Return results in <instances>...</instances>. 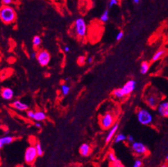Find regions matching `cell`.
Here are the masks:
<instances>
[{
	"label": "cell",
	"mask_w": 168,
	"mask_h": 167,
	"mask_svg": "<svg viewBox=\"0 0 168 167\" xmlns=\"http://www.w3.org/2000/svg\"><path fill=\"white\" fill-rule=\"evenodd\" d=\"M36 59L40 66H46L50 62L51 55L48 51L46 50H41L37 54Z\"/></svg>",
	"instance_id": "8992f818"
},
{
	"label": "cell",
	"mask_w": 168,
	"mask_h": 167,
	"mask_svg": "<svg viewBox=\"0 0 168 167\" xmlns=\"http://www.w3.org/2000/svg\"><path fill=\"white\" fill-rule=\"evenodd\" d=\"M127 140L130 143H133V142H135V139H134V137L131 135H128L127 136Z\"/></svg>",
	"instance_id": "d6a6232c"
},
{
	"label": "cell",
	"mask_w": 168,
	"mask_h": 167,
	"mask_svg": "<svg viewBox=\"0 0 168 167\" xmlns=\"http://www.w3.org/2000/svg\"><path fill=\"white\" fill-rule=\"evenodd\" d=\"M74 29L76 35L78 37L82 38L86 36L87 34V25L85 20L82 18H78L74 21Z\"/></svg>",
	"instance_id": "3957f363"
},
{
	"label": "cell",
	"mask_w": 168,
	"mask_h": 167,
	"mask_svg": "<svg viewBox=\"0 0 168 167\" xmlns=\"http://www.w3.org/2000/svg\"><path fill=\"white\" fill-rule=\"evenodd\" d=\"M79 151L81 156L84 157H87L90 154L91 147L87 143H84L80 146Z\"/></svg>",
	"instance_id": "5bb4252c"
},
{
	"label": "cell",
	"mask_w": 168,
	"mask_h": 167,
	"mask_svg": "<svg viewBox=\"0 0 168 167\" xmlns=\"http://www.w3.org/2000/svg\"><path fill=\"white\" fill-rule=\"evenodd\" d=\"M107 159L111 163L114 162L115 161H116V160H118V159H117L116 155H115L114 153H113V152L109 153V154L107 156Z\"/></svg>",
	"instance_id": "d4e9b609"
},
{
	"label": "cell",
	"mask_w": 168,
	"mask_h": 167,
	"mask_svg": "<svg viewBox=\"0 0 168 167\" xmlns=\"http://www.w3.org/2000/svg\"><path fill=\"white\" fill-rule=\"evenodd\" d=\"M11 106L12 107H13L16 110H20V111H26L29 108L28 105L23 103L20 100H15L11 104Z\"/></svg>",
	"instance_id": "7c38bea8"
},
{
	"label": "cell",
	"mask_w": 168,
	"mask_h": 167,
	"mask_svg": "<svg viewBox=\"0 0 168 167\" xmlns=\"http://www.w3.org/2000/svg\"><path fill=\"white\" fill-rule=\"evenodd\" d=\"M93 60H94V58H93L92 57H90L88 58L87 61H88V63H89V64H91V63L93 62Z\"/></svg>",
	"instance_id": "8d00e7d4"
},
{
	"label": "cell",
	"mask_w": 168,
	"mask_h": 167,
	"mask_svg": "<svg viewBox=\"0 0 168 167\" xmlns=\"http://www.w3.org/2000/svg\"><path fill=\"white\" fill-rule=\"evenodd\" d=\"M46 119H47V115L43 111L37 110V111L35 112L34 119L36 121V122H42V121L45 120Z\"/></svg>",
	"instance_id": "2e32d148"
},
{
	"label": "cell",
	"mask_w": 168,
	"mask_h": 167,
	"mask_svg": "<svg viewBox=\"0 0 168 167\" xmlns=\"http://www.w3.org/2000/svg\"><path fill=\"white\" fill-rule=\"evenodd\" d=\"M64 52H69V51H70V48L69 47V46H65V47H64Z\"/></svg>",
	"instance_id": "e575fe53"
},
{
	"label": "cell",
	"mask_w": 168,
	"mask_h": 167,
	"mask_svg": "<svg viewBox=\"0 0 168 167\" xmlns=\"http://www.w3.org/2000/svg\"><path fill=\"white\" fill-rule=\"evenodd\" d=\"M61 91H62V93L64 95H67L70 91V87L67 85H62L61 86Z\"/></svg>",
	"instance_id": "603a6c76"
},
{
	"label": "cell",
	"mask_w": 168,
	"mask_h": 167,
	"mask_svg": "<svg viewBox=\"0 0 168 167\" xmlns=\"http://www.w3.org/2000/svg\"><path fill=\"white\" fill-rule=\"evenodd\" d=\"M36 151H37V153H38V156H42V155H43V149H42V145H40V143H36Z\"/></svg>",
	"instance_id": "cb8c5ba5"
},
{
	"label": "cell",
	"mask_w": 168,
	"mask_h": 167,
	"mask_svg": "<svg viewBox=\"0 0 168 167\" xmlns=\"http://www.w3.org/2000/svg\"><path fill=\"white\" fill-rule=\"evenodd\" d=\"M16 12L13 8L9 6H3L0 10V18L5 24L13 23L16 19Z\"/></svg>",
	"instance_id": "6da1fadb"
},
{
	"label": "cell",
	"mask_w": 168,
	"mask_h": 167,
	"mask_svg": "<svg viewBox=\"0 0 168 167\" xmlns=\"http://www.w3.org/2000/svg\"><path fill=\"white\" fill-rule=\"evenodd\" d=\"M133 2L135 3V4H138V3H140V0H133Z\"/></svg>",
	"instance_id": "74e56055"
},
{
	"label": "cell",
	"mask_w": 168,
	"mask_h": 167,
	"mask_svg": "<svg viewBox=\"0 0 168 167\" xmlns=\"http://www.w3.org/2000/svg\"><path fill=\"white\" fill-rule=\"evenodd\" d=\"M100 19L103 23H106V22L108 21L109 20V10H105L104 12L103 13V14L101 15Z\"/></svg>",
	"instance_id": "7402d4cb"
},
{
	"label": "cell",
	"mask_w": 168,
	"mask_h": 167,
	"mask_svg": "<svg viewBox=\"0 0 168 167\" xmlns=\"http://www.w3.org/2000/svg\"><path fill=\"white\" fill-rule=\"evenodd\" d=\"M118 127H119V124L117 123V124H115L114 125L109 129V131L107 135L106 136V139H105V143H108L111 141V139H113V137L114 136L117 130H118Z\"/></svg>",
	"instance_id": "4fadbf2b"
},
{
	"label": "cell",
	"mask_w": 168,
	"mask_h": 167,
	"mask_svg": "<svg viewBox=\"0 0 168 167\" xmlns=\"http://www.w3.org/2000/svg\"><path fill=\"white\" fill-rule=\"evenodd\" d=\"M137 118L141 124L144 126L150 125L153 122V115L148 110L141 108L137 112Z\"/></svg>",
	"instance_id": "7a4b0ae2"
},
{
	"label": "cell",
	"mask_w": 168,
	"mask_h": 167,
	"mask_svg": "<svg viewBox=\"0 0 168 167\" xmlns=\"http://www.w3.org/2000/svg\"><path fill=\"white\" fill-rule=\"evenodd\" d=\"M150 68V65L148 61H143L140 66V72L142 74H146L148 72Z\"/></svg>",
	"instance_id": "e0dca14e"
},
{
	"label": "cell",
	"mask_w": 168,
	"mask_h": 167,
	"mask_svg": "<svg viewBox=\"0 0 168 167\" xmlns=\"http://www.w3.org/2000/svg\"><path fill=\"white\" fill-rule=\"evenodd\" d=\"M113 95L115 97V98H116L118 99H122L125 96V93H124L122 88L116 89L113 90Z\"/></svg>",
	"instance_id": "d6986e66"
},
{
	"label": "cell",
	"mask_w": 168,
	"mask_h": 167,
	"mask_svg": "<svg viewBox=\"0 0 168 167\" xmlns=\"http://www.w3.org/2000/svg\"><path fill=\"white\" fill-rule=\"evenodd\" d=\"M13 0H1V3H3V5L4 6H8L9 4H11L12 3Z\"/></svg>",
	"instance_id": "1f68e13d"
},
{
	"label": "cell",
	"mask_w": 168,
	"mask_h": 167,
	"mask_svg": "<svg viewBox=\"0 0 168 167\" xmlns=\"http://www.w3.org/2000/svg\"><path fill=\"white\" fill-rule=\"evenodd\" d=\"M14 137L11 136H5L0 138V148L4 147L6 145H9L14 141Z\"/></svg>",
	"instance_id": "9a60e30c"
},
{
	"label": "cell",
	"mask_w": 168,
	"mask_h": 167,
	"mask_svg": "<svg viewBox=\"0 0 168 167\" xmlns=\"http://www.w3.org/2000/svg\"><path fill=\"white\" fill-rule=\"evenodd\" d=\"M166 158V160H167V161L168 162V154L167 155V156H166V158Z\"/></svg>",
	"instance_id": "f35d334b"
},
{
	"label": "cell",
	"mask_w": 168,
	"mask_h": 167,
	"mask_svg": "<svg viewBox=\"0 0 168 167\" xmlns=\"http://www.w3.org/2000/svg\"><path fill=\"white\" fill-rule=\"evenodd\" d=\"M37 54H38V53L32 52L31 53H30V58H32V59H35V58L37 57Z\"/></svg>",
	"instance_id": "836d02e7"
},
{
	"label": "cell",
	"mask_w": 168,
	"mask_h": 167,
	"mask_svg": "<svg viewBox=\"0 0 168 167\" xmlns=\"http://www.w3.org/2000/svg\"><path fill=\"white\" fill-rule=\"evenodd\" d=\"M165 53V50H163V49L162 50H159L158 51H157V52L154 54V55L152 56V61H158L159 59H161V58L163 56Z\"/></svg>",
	"instance_id": "ac0fdd59"
},
{
	"label": "cell",
	"mask_w": 168,
	"mask_h": 167,
	"mask_svg": "<svg viewBox=\"0 0 168 167\" xmlns=\"http://www.w3.org/2000/svg\"><path fill=\"white\" fill-rule=\"evenodd\" d=\"M42 42V40L40 38V36H35L34 37H33V40H32V43H33V45L35 47H38Z\"/></svg>",
	"instance_id": "44dd1931"
},
{
	"label": "cell",
	"mask_w": 168,
	"mask_h": 167,
	"mask_svg": "<svg viewBox=\"0 0 168 167\" xmlns=\"http://www.w3.org/2000/svg\"><path fill=\"white\" fill-rule=\"evenodd\" d=\"M146 102L150 108H156L159 105V98L155 93H150L147 95L146 98Z\"/></svg>",
	"instance_id": "ba28073f"
},
{
	"label": "cell",
	"mask_w": 168,
	"mask_h": 167,
	"mask_svg": "<svg viewBox=\"0 0 168 167\" xmlns=\"http://www.w3.org/2000/svg\"><path fill=\"white\" fill-rule=\"evenodd\" d=\"M137 82L135 80H129L124 85V86L122 87V89L125 93V95H129L135 89L136 87Z\"/></svg>",
	"instance_id": "9c48e42d"
},
{
	"label": "cell",
	"mask_w": 168,
	"mask_h": 167,
	"mask_svg": "<svg viewBox=\"0 0 168 167\" xmlns=\"http://www.w3.org/2000/svg\"><path fill=\"white\" fill-rule=\"evenodd\" d=\"M127 140V136L123 133H119L116 136L114 139V142L116 143H118L122 141H125Z\"/></svg>",
	"instance_id": "ffe728a7"
},
{
	"label": "cell",
	"mask_w": 168,
	"mask_h": 167,
	"mask_svg": "<svg viewBox=\"0 0 168 167\" xmlns=\"http://www.w3.org/2000/svg\"><path fill=\"white\" fill-rule=\"evenodd\" d=\"M111 166H116V167H122V166H124L123 164L121 163V162L119 160H117L116 161H115L113 163H111Z\"/></svg>",
	"instance_id": "83f0119b"
},
{
	"label": "cell",
	"mask_w": 168,
	"mask_h": 167,
	"mask_svg": "<svg viewBox=\"0 0 168 167\" xmlns=\"http://www.w3.org/2000/svg\"><path fill=\"white\" fill-rule=\"evenodd\" d=\"M34 114H35V112L33 111V110H27V117H28L29 119H34Z\"/></svg>",
	"instance_id": "4316f807"
},
{
	"label": "cell",
	"mask_w": 168,
	"mask_h": 167,
	"mask_svg": "<svg viewBox=\"0 0 168 167\" xmlns=\"http://www.w3.org/2000/svg\"><path fill=\"white\" fill-rule=\"evenodd\" d=\"M114 117L109 112H107L105 115H101L100 117V126H101V128L105 130L111 128L112 126L114 125Z\"/></svg>",
	"instance_id": "277c9868"
},
{
	"label": "cell",
	"mask_w": 168,
	"mask_h": 167,
	"mask_svg": "<svg viewBox=\"0 0 168 167\" xmlns=\"http://www.w3.org/2000/svg\"><path fill=\"white\" fill-rule=\"evenodd\" d=\"M157 111L163 117H168V102H162L158 105Z\"/></svg>",
	"instance_id": "30bf717a"
},
{
	"label": "cell",
	"mask_w": 168,
	"mask_h": 167,
	"mask_svg": "<svg viewBox=\"0 0 168 167\" xmlns=\"http://www.w3.org/2000/svg\"><path fill=\"white\" fill-rule=\"evenodd\" d=\"M1 96L5 100H11L14 97V91L9 87H4L1 91Z\"/></svg>",
	"instance_id": "8fae6325"
},
{
	"label": "cell",
	"mask_w": 168,
	"mask_h": 167,
	"mask_svg": "<svg viewBox=\"0 0 168 167\" xmlns=\"http://www.w3.org/2000/svg\"><path fill=\"white\" fill-rule=\"evenodd\" d=\"M142 164H143V163H142V160H140V159H137L135 160V162H134V164H133V167H141L142 166Z\"/></svg>",
	"instance_id": "f1b7e54d"
},
{
	"label": "cell",
	"mask_w": 168,
	"mask_h": 167,
	"mask_svg": "<svg viewBox=\"0 0 168 167\" xmlns=\"http://www.w3.org/2000/svg\"><path fill=\"white\" fill-rule=\"evenodd\" d=\"M35 126L37 128H40L42 127V124L40 122H36L35 123Z\"/></svg>",
	"instance_id": "d590c367"
},
{
	"label": "cell",
	"mask_w": 168,
	"mask_h": 167,
	"mask_svg": "<svg viewBox=\"0 0 168 167\" xmlns=\"http://www.w3.org/2000/svg\"><path fill=\"white\" fill-rule=\"evenodd\" d=\"M38 156L35 146H30L25 149L24 160L25 163L29 165H32L35 162L37 157Z\"/></svg>",
	"instance_id": "5b68a950"
},
{
	"label": "cell",
	"mask_w": 168,
	"mask_h": 167,
	"mask_svg": "<svg viewBox=\"0 0 168 167\" xmlns=\"http://www.w3.org/2000/svg\"><path fill=\"white\" fill-rule=\"evenodd\" d=\"M86 59L85 56H83V55L79 56L77 59V64H79V66H83V65L86 64Z\"/></svg>",
	"instance_id": "484cf974"
},
{
	"label": "cell",
	"mask_w": 168,
	"mask_h": 167,
	"mask_svg": "<svg viewBox=\"0 0 168 167\" xmlns=\"http://www.w3.org/2000/svg\"><path fill=\"white\" fill-rule=\"evenodd\" d=\"M118 0H110L109 3V7L111 8V7L115 6V5L118 4Z\"/></svg>",
	"instance_id": "4dcf8cb0"
},
{
	"label": "cell",
	"mask_w": 168,
	"mask_h": 167,
	"mask_svg": "<svg viewBox=\"0 0 168 167\" xmlns=\"http://www.w3.org/2000/svg\"><path fill=\"white\" fill-rule=\"evenodd\" d=\"M124 36V32H120L117 34L116 39L117 40H120L122 38H123Z\"/></svg>",
	"instance_id": "f546056e"
},
{
	"label": "cell",
	"mask_w": 168,
	"mask_h": 167,
	"mask_svg": "<svg viewBox=\"0 0 168 167\" xmlns=\"http://www.w3.org/2000/svg\"><path fill=\"white\" fill-rule=\"evenodd\" d=\"M132 150L138 155H144L148 152L147 147L142 142H133L131 143Z\"/></svg>",
	"instance_id": "52a82bcc"
}]
</instances>
